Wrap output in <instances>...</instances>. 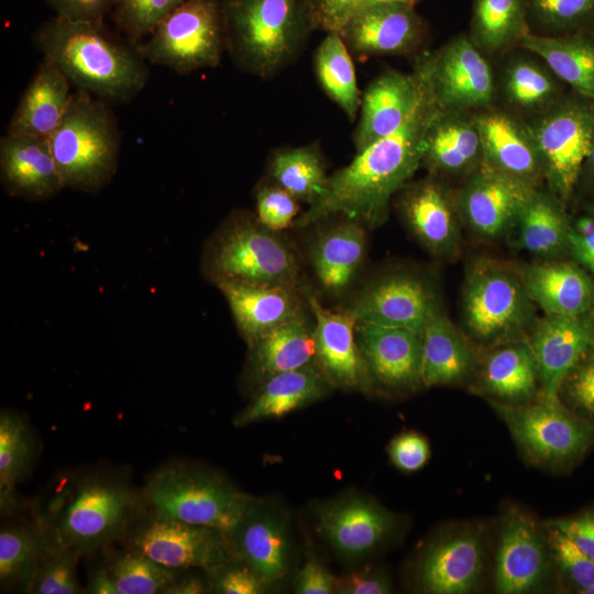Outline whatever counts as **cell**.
Masks as SVG:
<instances>
[{
	"label": "cell",
	"instance_id": "obj_1",
	"mask_svg": "<svg viewBox=\"0 0 594 594\" xmlns=\"http://www.w3.org/2000/svg\"><path fill=\"white\" fill-rule=\"evenodd\" d=\"M425 77L422 97L409 119L392 134L356 152L350 164L329 176L323 195L297 218V228L337 216L369 228L385 221L391 198L421 165L422 139L440 109L431 94L426 69Z\"/></svg>",
	"mask_w": 594,
	"mask_h": 594
},
{
	"label": "cell",
	"instance_id": "obj_2",
	"mask_svg": "<svg viewBox=\"0 0 594 594\" xmlns=\"http://www.w3.org/2000/svg\"><path fill=\"white\" fill-rule=\"evenodd\" d=\"M33 43L76 90L108 103L130 101L148 79L146 61L136 46L117 37L105 23L55 15L34 32Z\"/></svg>",
	"mask_w": 594,
	"mask_h": 594
},
{
	"label": "cell",
	"instance_id": "obj_3",
	"mask_svg": "<svg viewBox=\"0 0 594 594\" xmlns=\"http://www.w3.org/2000/svg\"><path fill=\"white\" fill-rule=\"evenodd\" d=\"M226 52L242 72L270 78L317 30L309 0H222Z\"/></svg>",
	"mask_w": 594,
	"mask_h": 594
},
{
	"label": "cell",
	"instance_id": "obj_4",
	"mask_svg": "<svg viewBox=\"0 0 594 594\" xmlns=\"http://www.w3.org/2000/svg\"><path fill=\"white\" fill-rule=\"evenodd\" d=\"M255 213L232 211L207 240L201 272L213 285L233 282L298 288L299 264L292 246Z\"/></svg>",
	"mask_w": 594,
	"mask_h": 594
},
{
	"label": "cell",
	"instance_id": "obj_5",
	"mask_svg": "<svg viewBox=\"0 0 594 594\" xmlns=\"http://www.w3.org/2000/svg\"><path fill=\"white\" fill-rule=\"evenodd\" d=\"M48 143L65 188L94 194L113 178L121 135L110 103L84 90L70 105Z\"/></svg>",
	"mask_w": 594,
	"mask_h": 594
},
{
	"label": "cell",
	"instance_id": "obj_6",
	"mask_svg": "<svg viewBox=\"0 0 594 594\" xmlns=\"http://www.w3.org/2000/svg\"><path fill=\"white\" fill-rule=\"evenodd\" d=\"M144 496L157 517L215 528L228 536L255 501L215 474L183 465L157 471L147 481Z\"/></svg>",
	"mask_w": 594,
	"mask_h": 594
},
{
	"label": "cell",
	"instance_id": "obj_7",
	"mask_svg": "<svg viewBox=\"0 0 594 594\" xmlns=\"http://www.w3.org/2000/svg\"><path fill=\"white\" fill-rule=\"evenodd\" d=\"M488 403L534 464L564 471L580 463L594 447V424L559 398L520 405Z\"/></svg>",
	"mask_w": 594,
	"mask_h": 594
},
{
	"label": "cell",
	"instance_id": "obj_8",
	"mask_svg": "<svg viewBox=\"0 0 594 594\" xmlns=\"http://www.w3.org/2000/svg\"><path fill=\"white\" fill-rule=\"evenodd\" d=\"M136 48L179 75L217 67L226 52L222 0L184 1Z\"/></svg>",
	"mask_w": 594,
	"mask_h": 594
},
{
	"label": "cell",
	"instance_id": "obj_9",
	"mask_svg": "<svg viewBox=\"0 0 594 594\" xmlns=\"http://www.w3.org/2000/svg\"><path fill=\"white\" fill-rule=\"evenodd\" d=\"M125 485L106 477L81 482L46 527L53 542L77 554L99 549L120 537L136 508Z\"/></svg>",
	"mask_w": 594,
	"mask_h": 594
},
{
	"label": "cell",
	"instance_id": "obj_10",
	"mask_svg": "<svg viewBox=\"0 0 594 594\" xmlns=\"http://www.w3.org/2000/svg\"><path fill=\"white\" fill-rule=\"evenodd\" d=\"M534 301L519 272L482 261L469 271L463 288V319L469 333L483 344L517 340L529 327Z\"/></svg>",
	"mask_w": 594,
	"mask_h": 594
},
{
	"label": "cell",
	"instance_id": "obj_11",
	"mask_svg": "<svg viewBox=\"0 0 594 594\" xmlns=\"http://www.w3.org/2000/svg\"><path fill=\"white\" fill-rule=\"evenodd\" d=\"M554 197L566 201L594 146V107L570 100L529 128Z\"/></svg>",
	"mask_w": 594,
	"mask_h": 594
},
{
	"label": "cell",
	"instance_id": "obj_12",
	"mask_svg": "<svg viewBox=\"0 0 594 594\" xmlns=\"http://www.w3.org/2000/svg\"><path fill=\"white\" fill-rule=\"evenodd\" d=\"M129 546L130 551L175 570L210 571L237 557L227 534L155 515L132 532Z\"/></svg>",
	"mask_w": 594,
	"mask_h": 594
},
{
	"label": "cell",
	"instance_id": "obj_13",
	"mask_svg": "<svg viewBox=\"0 0 594 594\" xmlns=\"http://www.w3.org/2000/svg\"><path fill=\"white\" fill-rule=\"evenodd\" d=\"M422 62L431 94L440 109L457 111L491 102L493 72L472 38L465 35L453 38Z\"/></svg>",
	"mask_w": 594,
	"mask_h": 594
},
{
	"label": "cell",
	"instance_id": "obj_14",
	"mask_svg": "<svg viewBox=\"0 0 594 594\" xmlns=\"http://www.w3.org/2000/svg\"><path fill=\"white\" fill-rule=\"evenodd\" d=\"M552 557L536 521L525 512L510 509L505 515L495 559L497 593L526 594L541 590L549 581Z\"/></svg>",
	"mask_w": 594,
	"mask_h": 594
},
{
	"label": "cell",
	"instance_id": "obj_15",
	"mask_svg": "<svg viewBox=\"0 0 594 594\" xmlns=\"http://www.w3.org/2000/svg\"><path fill=\"white\" fill-rule=\"evenodd\" d=\"M440 309L428 282L409 273H393L367 285L345 309L361 323L422 331Z\"/></svg>",
	"mask_w": 594,
	"mask_h": 594
},
{
	"label": "cell",
	"instance_id": "obj_16",
	"mask_svg": "<svg viewBox=\"0 0 594 594\" xmlns=\"http://www.w3.org/2000/svg\"><path fill=\"white\" fill-rule=\"evenodd\" d=\"M535 193L534 184L483 164L462 190L459 207L473 231L496 239L516 226Z\"/></svg>",
	"mask_w": 594,
	"mask_h": 594
},
{
	"label": "cell",
	"instance_id": "obj_17",
	"mask_svg": "<svg viewBox=\"0 0 594 594\" xmlns=\"http://www.w3.org/2000/svg\"><path fill=\"white\" fill-rule=\"evenodd\" d=\"M485 541L481 527H455L426 550L418 571L422 588L433 594H466L482 579Z\"/></svg>",
	"mask_w": 594,
	"mask_h": 594
},
{
	"label": "cell",
	"instance_id": "obj_18",
	"mask_svg": "<svg viewBox=\"0 0 594 594\" xmlns=\"http://www.w3.org/2000/svg\"><path fill=\"white\" fill-rule=\"evenodd\" d=\"M536 360L541 398H559L571 371L594 350V322L586 315H547L528 341Z\"/></svg>",
	"mask_w": 594,
	"mask_h": 594
},
{
	"label": "cell",
	"instance_id": "obj_19",
	"mask_svg": "<svg viewBox=\"0 0 594 594\" xmlns=\"http://www.w3.org/2000/svg\"><path fill=\"white\" fill-rule=\"evenodd\" d=\"M425 84L421 59L411 74L386 70L371 81L362 94L359 122L353 134L356 152L398 130L418 106Z\"/></svg>",
	"mask_w": 594,
	"mask_h": 594
},
{
	"label": "cell",
	"instance_id": "obj_20",
	"mask_svg": "<svg viewBox=\"0 0 594 594\" xmlns=\"http://www.w3.org/2000/svg\"><path fill=\"white\" fill-rule=\"evenodd\" d=\"M425 22L415 7L376 0L339 32L348 50L359 56L406 54L425 35Z\"/></svg>",
	"mask_w": 594,
	"mask_h": 594
},
{
	"label": "cell",
	"instance_id": "obj_21",
	"mask_svg": "<svg viewBox=\"0 0 594 594\" xmlns=\"http://www.w3.org/2000/svg\"><path fill=\"white\" fill-rule=\"evenodd\" d=\"M355 336L372 382L396 391L422 385V331L356 322Z\"/></svg>",
	"mask_w": 594,
	"mask_h": 594
},
{
	"label": "cell",
	"instance_id": "obj_22",
	"mask_svg": "<svg viewBox=\"0 0 594 594\" xmlns=\"http://www.w3.org/2000/svg\"><path fill=\"white\" fill-rule=\"evenodd\" d=\"M314 316L316 362L329 383L346 389H367L372 380L358 345L356 320L348 311L326 309L304 293Z\"/></svg>",
	"mask_w": 594,
	"mask_h": 594
},
{
	"label": "cell",
	"instance_id": "obj_23",
	"mask_svg": "<svg viewBox=\"0 0 594 594\" xmlns=\"http://www.w3.org/2000/svg\"><path fill=\"white\" fill-rule=\"evenodd\" d=\"M0 179L8 195L29 201L47 200L65 188L46 138L4 133Z\"/></svg>",
	"mask_w": 594,
	"mask_h": 594
},
{
	"label": "cell",
	"instance_id": "obj_24",
	"mask_svg": "<svg viewBox=\"0 0 594 594\" xmlns=\"http://www.w3.org/2000/svg\"><path fill=\"white\" fill-rule=\"evenodd\" d=\"M248 343L289 321L308 318L298 288L226 282L217 285Z\"/></svg>",
	"mask_w": 594,
	"mask_h": 594
},
{
	"label": "cell",
	"instance_id": "obj_25",
	"mask_svg": "<svg viewBox=\"0 0 594 594\" xmlns=\"http://www.w3.org/2000/svg\"><path fill=\"white\" fill-rule=\"evenodd\" d=\"M400 215L415 238L432 254L448 257L459 248L460 230L447 189L433 178L405 185Z\"/></svg>",
	"mask_w": 594,
	"mask_h": 594
},
{
	"label": "cell",
	"instance_id": "obj_26",
	"mask_svg": "<svg viewBox=\"0 0 594 594\" xmlns=\"http://www.w3.org/2000/svg\"><path fill=\"white\" fill-rule=\"evenodd\" d=\"M72 84L48 58L43 57L22 94L6 133L48 139L70 105Z\"/></svg>",
	"mask_w": 594,
	"mask_h": 594
},
{
	"label": "cell",
	"instance_id": "obj_27",
	"mask_svg": "<svg viewBox=\"0 0 594 594\" xmlns=\"http://www.w3.org/2000/svg\"><path fill=\"white\" fill-rule=\"evenodd\" d=\"M394 521V515L378 504L350 497L324 507L319 516V528L340 553L360 557L384 540Z\"/></svg>",
	"mask_w": 594,
	"mask_h": 594
},
{
	"label": "cell",
	"instance_id": "obj_28",
	"mask_svg": "<svg viewBox=\"0 0 594 594\" xmlns=\"http://www.w3.org/2000/svg\"><path fill=\"white\" fill-rule=\"evenodd\" d=\"M320 230L310 248V262L320 286L330 294L346 290L366 254L365 227L345 217Z\"/></svg>",
	"mask_w": 594,
	"mask_h": 594
},
{
	"label": "cell",
	"instance_id": "obj_29",
	"mask_svg": "<svg viewBox=\"0 0 594 594\" xmlns=\"http://www.w3.org/2000/svg\"><path fill=\"white\" fill-rule=\"evenodd\" d=\"M519 273L531 300L547 315L582 316L594 306V280L574 263L547 261Z\"/></svg>",
	"mask_w": 594,
	"mask_h": 594
},
{
	"label": "cell",
	"instance_id": "obj_30",
	"mask_svg": "<svg viewBox=\"0 0 594 594\" xmlns=\"http://www.w3.org/2000/svg\"><path fill=\"white\" fill-rule=\"evenodd\" d=\"M475 123L484 165L535 185L543 169L530 129L498 112L482 114Z\"/></svg>",
	"mask_w": 594,
	"mask_h": 594
},
{
	"label": "cell",
	"instance_id": "obj_31",
	"mask_svg": "<svg viewBox=\"0 0 594 594\" xmlns=\"http://www.w3.org/2000/svg\"><path fill=\"white\" fill-rule=\"evenodd\" d=\"M235 556L266 583L284 578L288 542L283 522L254 501L239 526L229 535Z\"/></svg>",
	"mask_w": 594,
	"mask_h": 594
},
{
	"label": "cell",
	"instance_id": "obj_32",
	"mask_svg": "<svg viewBox=\"0 0 594 594\" xmlns=\"http://www.w3.org/2000/svg\"><path fill=\"white\" fill-rule=\"evenodd\" d=\"M331 384L312 362L297 370L272 375L250 404L235 417L237 426L280 417L321 398Z\"/></svg>",
	"mask_w": 594,
	"mask_h": 594
},
{
	"label": "cell",
	"instance_id": "obj_33",
	"mask_svg": "<svg viewBox=\"0 0 594 594\" xmlns=\"http://www.w3.org/2000/svg\"><path fill=\"white\" fill-rule=\"evenodd\" d=\"M479 388L499 403H529L540 389L539 373L529 343L517 339L497 344L481 369Z\"/></svg>",
	"mask_w": 594,
	"mask_h": 594
},
{
	"label": "cell",
	"instance_id": "obj_34",
	"mask_svg": "<svg viewBox=\"0 0 594 594\" xmlns=\"http://www.w3.org/2000/svg\"><path fill=\"white\" fill-rule=\"evenodd\" d=\"M475 366L472 346L439 309L422 330L421 384H457L469 377Z\"/></svg>",
	"mask_w": 594,
	"mask_h": 594
},
{
	"label": "cell",
	"instance_id": "obj_35",
	"mask_svg": "<svg viewBox=\"0 0 594 594\" xmlns=\"http://www.w3.org/2000/svg\"><path fill=\"white\" fill-rule=\"evenodd\" d=\"M421 148V165L436 173L464 172L482 157L481 135L475 121L442 109L430 121Z\"/></svg>",
	"mask_w": 594,
	"mask_h": 594
},
{
	"label": "cell",
	"instance_id": "obj_36",
	"mask_svg": "<svg viewBox=\"0 0 594 594\" xmlns=\"http://www.w3.org/2000/svg\"><path fill=\"white\" fill-rule=\"evenodd\" d=\"M308 318L276 327L249 345V364L262 381L300 369L316 358L314 324Z\"/></svg>",
	"mask_w": 594,
	"mask_h": 594
},
{
	"label": "cell",
	"instance_id": "obj_37",
	"mask_svg": "<svg viewBox=\"0 0 594 594\" xmlns=\"http://www.w3.org/2000/svg\"><path fill=\"white\" fill-rule=\"evenodd\" d=\"M520 42L580 96L594 99V37L584 34L544 36L528 31Z\"/></svg>",
	"mask_w": 594,
	"mask_h": 594
},
{
	"label": "cell",
	"instance_id": "obj_38",
	"mask_svg": "<svg viewBox=\"0 0 594 594\" xmlns=\"http://www.w3.org/2000/svg\"><path fill=\"white\" fill-rule=\"evenodd\" d=\"M516 226L519 245L531 254L549 260L569 250L571 222L556 197L536 190Z\"/></svg>",
	"mask_w": 594,
	"mask_h": 594
},
{
	"label": "cell",
	"instance_id": "obj_39",
	"mask_svg": "<svg viewBox=\"0 0 594 594\" xmlns=\"http://www.w3.org/2000/svg\"><path fill=\"white\" fill-rule=\"evenodd\" d=\"M266 177L308 206L323 195L329 178L321 150L314 143L276 150Z\"/></svg>",
	"mask_w": 594,
	"mask_h": 594
},
{
	"label": "cell",
	"instance_id": "obj_40",
	"mask_svg": "<svg viewBox=\"0 0 594 594\" xmlns=\"http://www.w3.org/2000/svg\"><path fill=\"white\" fill-rule=\"evenodd\" d=\"M314 69L324 94L353 121L362 95L358 87L350 51L337 32L327 33L314 56Z\"/></svg>",
	"mask_w": 594,
	"mask_h": 594
},
{
	"label": "cell",
	"instance_id": "obj_41",
	"mask_svg": "<svg viewBox=\"0 0 594 594\" xmlns=\"http://www.w3.org/2000/svg\"><path fill=\"white\" fill-rule=\"evenodd\" d=\"M53 544L46 528L12 526L0 532V581L28 590L38 563Z\"/></svg>",
	"mask_w": 594,
	"mask_h": 594
},
{
	"label": "cell",
	"instance_id": "obj_42",
	"mask_svg": "<svg viewBox=\"0 0 594 594\" xmlns=\"http://www.w3.org/2000/svg\"><path fill=\"white\" fill-rule=\"evenodd\" d=\"M527 32L526 0H474L472 41L477 46L498 51Z\"/></svg>",
	"mask_w": 594,
	"mask_h": 594
},
{
	"label": "cell",
	"instance_id": "obj_43",
	"mask_svg": "<svg viewBox=\"0 0 594 594\" xmlns=\"http://www.w3.org/2000/svg\"><path fill=\"white\" fill-rule=\"evenodd\" d=\"M33 440L26 424L13 413L0 415V504L2 513L13 509L14 487L30 466Z\"/></svg>",
	"mask_w": 594,
	"mask_h": 594
},
{
	"label": "cell",
	"instance_id": "obj_44",
	"mask_svg": "<svg viewBox=\"0 0 594 594\" xmlns=\"http://www.w3.org/2000/svg\"><path fill=\"white\" fill-rule=\"evenodd\" d=\"M107 570L116 594H165L180 571L130 550L116 559Z\"/></svg>",
	"mask_w": 594,
	"mask_h": 594
},
{
	"label": "cell",
	"instance_id": "obj_45",
	"mask_svg": "<svg viewBox=\"0 0 594 594\" xmlns=\"http://www.w3.org/2000/svg\"><path fill=\"white\" fill-rule=\"evenodd\" d=\"M186 0H116L112 15L120 34L133 45L142 43Z\"/></svg>",
	"mask_w": 594,
	"mask_h": 594
},
{
	"label": "cell",
	"instance_id": "obj_46",
	"mask_svg": "<svg viewBox=\"0 0 594 594\" xmlns=\"http://www.w3.org/2000/svg\"><path fill=\"white\" fill-rule=\"evenodd\" d=\"M77 553L63 549L54 542L46 551L33 579L29 592L37 594H76L81 592L76 572Z\"/></svg>",
	"mask_w": 594,
	"mask_h": 594
},
{
	"label": "cell",
	"instance_id": "obj_47",
	"mask_svg": "<svg viewBox=\"0 0 594 594\" xmlns=\"http://www.w3.org/2000/svg\"><path fill=\"white\" fill-rule=\"evenodd\" d=\"M546 531L553 564L571 587L583 594L594 584V560L557 528L546 524Z\"/></svg>",
	"mask_w": 594,
	"mask_h": 594
},
{
	"label": "cell",
	"instance_id": "obj_48",
	"mask_svg": "<svg viewBox=\"0 0 594 594\" xmlns=\"http://www.w3.org/2000/svg\"><path fill=\"white\" fill-rule=\"evenodd\" d=\"M506 92L522 108H535L550 101L556 95V84L540 67L530 62H517L507 73Z\"/></svg>",
	"mask_w": 594,
	"mask_h": 594
},
{
	"label": "cell",
	"instance_id": "obj_49",
	"mask_svg": "<svg viewBox=\"0 0 594 594\" xmlns=\"http://www.w3.org/2000/svg\"><path fill=\"white\" fill-rule=\"evenodd\" d=\"M254 199L257 220L274 232L295 224L300 215L301 202L267 177L255 186Z\"/></svg>",
	"mask_w": 594,
	"mask_h": 594
},
{
	"label": "cell",
	"instance_id": "obj_50",
	"mask_svg": "<svg viewBox=\"0 0 594 594\" xmlns=\"http://www.w3.org/2000/svg\"><path fill=\"white\" fill-rule=\"evenodd\" d=\"M527 15L552 30H571L594 16V0H526Z\"/></svg>",
	"mask_w": 594,
	"mask_h": 594
},
{
	"label": "cell",
	"instance_id": "obj_51",
	"mask_svg": "<svg viewBox=\"0 0 594 594\" xmlns=\"http://www.w3.org/2000/svg\"><path fill=\"white\" fill-rule=\"evenodd\" d=\"M562 391L572 410L594 424V350L571 371Z\"/></svg>",
	"mask_w": 594,
	"mask_h": 594
},
{
	"label": "cell",
	"instance_id": "obj_52",
	"mask_svg": "<svg viewBox=\"0 0 594 594\" xmlns=\"http://www.w3.org/2000/svg\"><path fill=\"white\" fill-rule=\"evenodd\" d=\"M213 592L220 594L263 593L266 582L244 561L233 559L208 571Z\"/></svg>",
	"mask_w": 594,
	"mask_h": 594
},
{
	"label": "cell",
	"instance_id": "obj_53",
	"mask_svg": "<svg viewBox=\"0 0 594 594\" xmlns=\"http://www.w3.org/2000/svg\"><path fill=\"white\" fill-rule=\"evenodd\" d=\"M316 28L339 33L346 23L376 0H309Z\"/></svg>",
	"mask_w": 594,
	"mask_h": 594
},
{
	"label": "cell",
	"instance_id": "obj_54",
	"mask_svg": "<svg viewBox=\"0 0 594 594\" xmlns=\"http://www.w3.org/2000/svg\"><path fill=\"white\" fill-rule=\"evenodd\" d=\"M388 454L393 464L405 472L421 469L430 457L427 439L415 431L403 432L389 443Z\"/></svg>",
	"mask_w": 594,
	"mask_h": 594
},
{
	"label": "cell",
	"instance_id": "obj_55",
	"mask_svg": "<svg viewBox=\"0 0 594 594\" xmlns=\"http://www.w3.org/2000/svg\"><path fill=\"white\" fill-rule=\"evenodd\" d=\"M569 251L594 277V207L571 223Z\"/></svg>",
	"mask_w": 594,
	"mask_h": 594
},
{
	"label": "cell",
	"instance_id": "obj_56",
	"mask_svg": "<svg viewBox=\"0 0 594 594\" xmlns=\"http://www.w3.org/2000/svg\"><path fill=\"white\" fill-rule=\"evenodd\" d=\"M52 8L55 15L95 23H105V19L112 13L116 0H44Z\"/></svg>",
	"mask_w": 594,
	"mask_h": 594
},
{
	"label": "cell",
	"instance_id": "obj_57",
	"mask_svg": "<svg viewBox=\"0 0 594 594\" xmlns=\"http://www.w3.org/2000/svg\"><path fill=\"white\" fill-rule=\"evenodd\" d=\"M547 524L565 535L580 550L594 560V508L549 520Z\"/></svg>",
	"mask_w": 594,
	"mask_h": 594
},
{
	"label": "cell",
	"instance_id": "obj_58",
	"mask_svg": "<svg viewBox=\"0 0 594 594\" xmlns=\"http://www.w3.org/2000/svg\"><path fill=\"white\" fill-rule=\"evenodd\" d=\"M336 590L343 594H386L392 586L383 573L364 570L336 579Z\"/></svg>",
	"mask_w": 594,
	"mask_h": 594
},
{
	"label": "cell",
	"instance_id": "obj_59",
	"mask_svg": "<svg viewBox=\"0 0 594 594\" xmlns=\"http://www.w3.org/2000/svg\"><path fill=\"white\" fill-rule=\"evenodd\" d=\"M336 590V578L317 560H308L299 571L295 592L298 594H329Z\"/></svg>",
	"mask_w": 594,
	"mask_h": 594
},
{
	"label": "cell",
	"instance_id": "obj_60",
	"mask_svg": "<svg viewBox=\"0 0 594 594\" xmlns=\"http://www.w3.org/2000/svg\"><path fill=\"white\" fill-rule=\"evenodd\" d=\"M204 592L205 585L200 578L195 575H178V578L165 591V594H197Z\"/></svg>",
	"mask_w": 594,
	"mask_h": 594
},
{
	"label": "cell",
	"instance_id": "obj_61",
	"mask_svg": "<svg viewBox=\"0 0 594 594\" xmlns=\"http://www.w3.org/2000/svg\"><path fill=\"white\" fill-rule=\"evenodd\" d=\"M89 592L94 594H116L114 585L107 569H100L92 575Z\"/></svg>",
	"mask_w": 594,
	"mask_h": 594
},
{
	"label": "cell",
	"instance_id": "obj_62",
	"mask_svg": "<svg viewBox=\"0 0 594 594\" xmlns=\"http://www.w3.org/2000/svg\"><path fill=\"white\" fill-rule=\"evenodd\" d=\"M584 168H587L590 174L592 175V177L594 178V146H593V150L585 163V166Z\"/></svg>",
	"mask_w": 594,
	"mask_h": 594
},
{
	"label": "cell",
	"instance_id": "obj_63",
	"mask_svg": "<svg viewBox=\"0 0 594 594\" xmlns=\"http://www.w3.org/2000/svg\"><path fill=\"white\" fill-rule=\"evenodd\" d=\"M381 1H392V2H400V3H406V4H410V6H414L419 1V0H381Z\"/></svg>",
	"mask_w": 594,
	"mask_h": 594
},
{
	"label": "cell",
	"instance_id": "obj_64",
	"mask_svg": "<svg viewBox=\"0 0 594 594\" xmlns=\"http://www.w3.org/2000/svg\"><path fill=\"white\" fill-rule=\"evenodd\" d=\"M583 594H594V584L586 588Z\"/></svg>",
	"mask_w": 594,
	"mask_h": 594
}]
</instances>
